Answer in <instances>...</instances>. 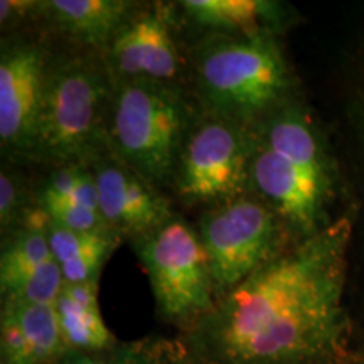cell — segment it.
<instances>
[{"mask_svg":"<svg viewBox=\"0 0 364 364\" xmlns=\"http://www.w3.org/2000/svg\"><path fill=\"white\" fill-rule=\"evenodd\" d=\"M354 226L349 208L220 295L177 341L188 364H336L348 356Z\"/></svg>","mask_w":364,"mask_h":364,"instance_id":"cell-1","label":"cell"},{"mask_svg":"<svg viewBox=\"0 0 364 364\" xmlns=\"http://www.w3.org/2000/svg\"><path fill=\"white\" fill-rule=\"evenodd\" d=\"M250 194L270 206L295 240L332 225L344 177L326 132L306 100L273 112L250 130Z\"/></svg>","mask_w":364,"mask_h":364,"instance_id":"cell-2","label":"cell"},{"mask_svg":"<svg viewBox=\"0 0 364 364\" xmlns=\"http://www.w3.org/2000/svg\"><path fill=\"white\" fill-rule=\"evenodd\" d=\"M189 66L201 112L245 130L304 98L280 36L206 34L191 49Z\"/></svg>","mask_w":364,"mask_h":364,"instance_id":"cell-3","label":"cell"},{"mask_svg":"<svg viewBox=\"0 0 364 364\" xmlns=\"http://www.w3.org/2000/svg\"><path fill=\"white\" fill-rule=\"evenodd\" d=\"M115 95L113 80L100 53L78 48L53 51L46 71L34 162L51 169L90 167L108 156V124Z\"/></svg>","mask_w":364,"mask_h":364,"instance_id":"cell-4","label":"cell"},{"mask_svg":"<svg viewBox=\"0 0 364 364\" xmlns=\"http://www.w3.org/2000/svg\"><path fill=\"white\" fill-rule=\"evenodd\" d=\"M201 115L182 83L115 81L110 152L166 193L172 189L182 147Z\"/></svg>","mask_w":364,"mask_h":364,"instance_id":"cell-5","label":"cell"},{"mask_svg":"<svg viewBox=\"0 0 364 364\" xmlns=\"http://www.w3.org/2000/svg\"><path fill=\"white\" fill-rule=\"evenodd\" d=\"M130 245L147 273L157 314L164 322L184 332L211 311L218 294L196 226L176 215L154 233Z\"/></svg>","mask_w":364,"mask_h":364,"instance_id":"cell-6","label":"cell"},{"mask_svg":"<svg viewBox=\"0 0 364 364\" xmlns=\"http://www.w3.org/2000/svg\"><path fill=\"white\" fill-rule=\"evenodd\" d=\"M196 230L206 250L218 297L295 241L277 213L253 194L203 211Z\"/></svg>","mask_w":364,"mask_h":364,"instance_id":"cell-7","label":"cell"},{"mask_svg":"<svg viewBox=\"0 0 364 364\" xmlns=\"http://www.w3.org/2000/svg\"><path fill=\"white\" fill-rule=\"evenodd\" d=\"M250 130L201 112L182 147L171 193L186 206L215 208L250 194Z\"/></svg>","mask_w":364,"mask_h":364,"instance_id":"cell-8","label":"cell"},{"mask_svg":"<svg viewBox=\"0 0 364 364\" xmlns=\"http://www.w3.org/2000/svg\"><path fill=\"white\" fill-rule=\"evenodd\" d=\"M51 48L34 36H2L0 149L9 164L34 162Z\"/></svg>","mask_w":364,"mask_h":364,"instance_id":"cell-9","label":"cell"},{"mask_svg":"<svg viewBox=\"0 0 364 364\" xmlns=\"http://www.w3.org/2000/svg\"><path fill=\"white\" fill-rule=\"evenodd\" d=\"M177 21L174 4H140L102 54L113 80L181 83L186 61L176 39Z\"/></svg>","mask_w":364,"mask_h":364,"instance_id":"cell-10","label":"cell"},{"mask_svg":"<svg viewBox=\"0 0 364 364\" xmlns=\"http://www.w3.org/2000/svg\"><path fill=\"white\" fill-rule=\"evenodd\" d=\"M90 171L97 182L98 208L105 225L130 243L154 233L177 215L166 191L113 154L91 164Z\"/></svg>","mask_w":364,"mask_h":364,"instance_id":"cell-11","label":"cell"},{"mask_svg":"<svg viewBox=\"0 0 364 364\" xmlns=\"http://www.w3.org/2000/svg\"><path fill=\"white\" fill-rule=\"evenodd\" d=\"M49 218L38 204L16 231L2 236L0 297L54 306L65 285L48 238Z\"/></svg>","mask_w":364,"mask_h":364,"instance_id":"cell-12","label":"cell"},{"mask_svg":"<svg viewBox=\"0 0 364 364\" xmlns=\"http://www.w3.org/2000/svg\"><path fill=\"white\" fill-rule=\"evenodd\" d=\"M66 351L54 306L2 300L0 364H53Z\"/></svg>","mask_w":364,"mask_h":364,"instance_id":"cell-13","label":"cell"},{"mask_svg":"<svg viewBox=\"0 0 364 364\" xmlns=\"http://www.w3.org/2000/svg\"><path fill=\"white\" fill-rule=\"evenodd\" d=\"M139 6L130 0H39V21L78 48L103 54Z\"/></svg>","mask_w":364,"mask_h":364,"instance_id":"cell-14","label":"cell"},{"mask_svg":"<svg viewBox=\"0 0 364 364\" xmlns=\"http://www.w3.org/2000/svg\"><path fill=\"white\" fill-rule=\"evenodd\" d=\"M177 6L206 34L282 36L295 21L292 9L273 0H184Z\"/></svg>","mask_w":364,"mask_h":364,"instance_id":"cell-15","label":"cell"},{"mask_svg":"<svg viewBox=\"0 0 364 364\" xmlns=\"http://www.w3.org/2000/svg\"><path fill=\"white\" fill-rule=\"evenodd\" d=\"M98 289L100 280L65 284L54 302L68 351H103L118 343L100 311Z\"/></svg>","mask_w":364,"mask_h":364,"instance_id":"cell-16","label":"cell"},{"mask_svg":"<svg viewBox=\"0 0 364 364\" xmlns=\"http://www.w3.org/2000/svg\"><path fill=\"white\" fill-rule=\"evenodd\" d=\"M48 238L65 284L100 280L105 263L110 260L124 241L110 228L97 231H73L51 221L48 225Z\"/></svg>","mask_w":364,"mask_h":364,"instance_id":"cell-17","label":"cell"},{"mask_svg":"<svg viewBox=\"0 0 364 364\" xmlns=\"http://www.w3.org/2000/svg\"><path fill=\"white\" fill-rule=\"evenodd\" d=\"M53 364H188L179 343L144 339L118 343L103 351H66Z\"/></svg>","mask_w":364,"mask_h":364,"instance_id":"cell-18","label":"cell"},{"mask_svg":"<svg viewBox=\"0 0 364 364\" xmlns=\"http://www.w3.org/2000/svg\"><path fill=\"white\" fill-rule=\"evenodd\" d=\"M343 118L351 142L354 176L359 191V199L364 208V48L358 59V68L349 81L344 97Z\"/></svg>","mask_w":364,"mask_h":364,"instance_id":"cell-19","label":"cell"},{"mask_svg":"<svg viewBox=\"0 0 364 364\" xmlns=\"http://www.w3.org/2000/svg\"><path fill=\"white\" fill-rule=\"evenodd\" d=\"M36 194L65 199L78 206L100 211L97 182L90 167L85 166L54 167Z\"/></svg>","mask_w":364,"mask_h":364,"instance_id":"cell-20","label":"cell"},{"mask_svg":"<svg viewBox=\"0 0 364 364\" xmlns=\"http://www.w3.org/2000/svg\"><path fill=\"white\" fill-rule=\"evenodd\" d=\"M36 206V198L29 196L24 181L11 167L0 172V230L6 236L22 226L26 216Z\"/></svg>","mask_w":364,"mask_h":364,"instance_id":"cell-21","label":"cell"},{"mask_svg":"<svg viewBox=\"0 0 364 364\" xmlns=\"http://www.w3.org/2000/svg\"><path fill=\"white\" fill-rule=\"evenodd\" d=\"M36 204L43 209L49 221L54 225H59L63 228L73 231H97L108 228L105 225L100 211L95 209H88L78 204H73L65 199L51 198V196H39L34 194Z\"/></svg>","mask_w":364,"mask_h":364,"instance_id":"cell-22","label":"cell"},{"mask_svg":"<svg viewBox=\"0 0 364 364\" xmlns=\"http://www.w3.org/2000/svg\"><path fill=\"white\" fill-rule=\"evenodd\" d=\"M29 19H39V0H2L0 2L2 31H6V27L7 33L17 29L22 22Z\"/></svg>","mask_w":364,"mask_h":364,"instance_id":"cell-23","label":"cell"},{"mask_svg":"<svg viewBox=\"0 0 364 364\" xmlns=\"http://www.w3.org/2000/svg\"><path fill=\"white\" fill-rule=\"evenodd\" d=\"M336 364H364V356L351 351L348 354V356H346L344 359H341V361L336 363Z\"/></svg>","mask_w":364,"mask_h":364,"instance_id":"cell-24","label":"cell"}]
</instances>
